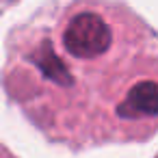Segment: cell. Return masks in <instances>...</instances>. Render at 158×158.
<instances>
[{"label":"cell","mask_w":158,"mask_h":158,"mask_svg":"<svg viewBox=\"0 0 158 158\" xmlns=\"http://www.w3.org/2000/svg\"><path fill=\"white\" fill-rule=\"evenodd\" d=\"M0 158H18V156H15V154H13L2 141H0Z\"/></svg>","instance_id":"cell-2"},{"label":"cell","mask_w":158,"mask_h":158,"mask_svg":"<svg viewBox=\"0 0 158 158\" xmlns=\"http://www.w3.org/2000/svg\"><path fill=\"white\" fill-rule=\"evenodd\" d=\"M0 82L69 149L145 143L158 128V39L121 0H50L5 41Z\"/></svg>","instance_id":"cell-1"},{"label":"cell","mask_w":158,"mask_h":158,"mask_svg":"<svg viewBox=\"0 0 158 158\" xmlns=\"http://www.w3.org/2000/svg\"><path fill=\"white\" fill-rule=\"evenodd\" d=\"M15 5H18V0H0V13L11 9V7H15Z\"/></svg>","instance_id":"cell-3"}]
</instances>
